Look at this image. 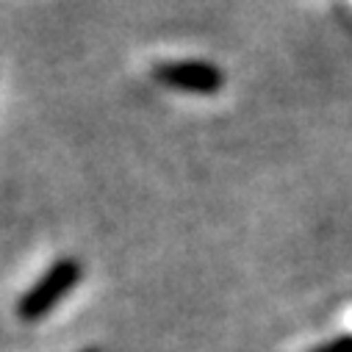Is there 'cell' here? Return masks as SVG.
<instances>
[{
  "instance_id": "cell-1",
  "label": "cell",
  "mask_w": 352,
  "mask_h": 352,
  "mask_svg": "<svg viewBox=\"0 0 352 352\" xmlns=\"http://www.w3.org/2000/svg\"><path fill=\"white\" fill-rule=\"evenodd\" d=\"M83 278V267L80 261L72 255H64L58 261H53L45 270V275L17 300V316L23 322H39L45 319Z\"/></svg>"
},
{
  "instance_id": "cell-2",
  "label": "cell",
  "mask_w": 352,
  "mask_h": 352,
  "mask_svg": "<svg viewBox=\"0 0 352 352\" xmlns=\"http://www.w3.org/2000/svg\"><path fill=\"white\" fill-rule=\"evenodd\" d=\"M153 80L172 92L211 98L225 86V72L208 58H172L153 64Z\"/></svg>"
},
{
  "instance_id": "cell-3",
  "label": "cell",
  "mask_w": 352,
  "mask_h": 352,
  "mask_svg": "<svg viewBox=\"0 0 352 352\" xmlns=\"http://www.w3.org/2000/svg\"><path fill=\"white\" fill-rule=\"evenodd\" d=\"M314 352H352V336H346V338H336V341H327V344L316 346Z\"/></svg>"
},
{
  "instance_id": "cell-4",
  "label": "cell",
  "mask_w": 352,
  "mask_h": 352,
  "mask_svg": "<svg viewBox=\"0 0 352 352\" xmlns=\"http://www.w3.org/2000/svg\"><path fill=\"white\" fill-rule=\"evenodd\" d=\"M83 352H103V349H95V346H92V349H83Z\"/></svg>"
}]
</instances>
